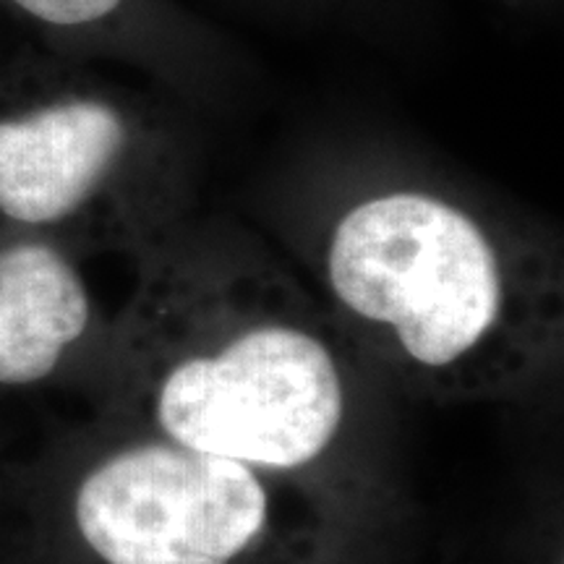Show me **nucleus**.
<instances>
[{
	"label": "nucleus",
	"instance_id": "1",
	"mask_svg": "<svg viewBox=\"0 0 564 564\" xmlns=\"http://www.w3.org/2000/svg\"><path fill=\"white\" fill-rule=\"evenodd\" d=\"M118 352L141 432L160 440L285 476L340 440L345 337L238 230L181 217L139 251Z\"/></svg>",
	"mask_w": 564,
	"mask_h": 564
},
{
	"label": "nucleus",
	"instance_id": "2",
	"mask_svg": "<svg viewBox=\"0 0 564 564\" xmlns=\"http://www.w3.org/2000/svg\"><path fill=\"white\" fill-rule=\"evenodd\" d=\"M322 280L345 343L429 398L520 390L562 343L554 259L426 188H387L343 209L324 241Z\"/></svg>",
	"mask_w": 564,
	"mask_h": 564
},
{
	"label": "nucleus",
	"instance_id": "3",
	"mask_svg": "<svg viewBox=\"0 0 564 564\" xmlns=\"http://www.w3.org/2000/svg\"><path fill=\"white\" fill-rule=\"evenodd\" d=\"M70 518L97 564H322L327 544L299 476L147 432L82 476Z\"/></svg>",
	"mask_w": 564,
	"mask_h": 564
},
{
	"label": "nucleus",
	"instance_id": "4",
	"mask_svg": "<svg viewBox=\"0 0 564 564\" xmlns=\"http://www.w3.org/2000/svg\"><path fill=\"white\" fill-rule=\"evenodd\" d=\"M186 165L154 112L68 82L0 100V217L95 228L137 253L183 217Z\"/></svg>",
	"mask_w": 564,
	"mask_h": 564
},
{
	"label": "nucleus",
	"instance_id": "5",
	"mask_svg": "<svg viewBox=\"0 0 564 564\" xmlns=\"http://www.w3.org/2000/svg\"><path fill=\"white\" fill-rule=\"evenodd\" d=\"M91 301L58 246L21 238L0 246V384H37L87 335Z\"/></svg>",
	"mask_w": 564,
	"mask_h": 564
},
{
	"label": "nucleus",
	"instance_id": "6",
	"mask_svg": "<svg viewBox=\"0 0 564 564\" xmlns=\"http://www.w3.org/2000/svg\"><path fill=\"white\" fill-rule=\"evenodd\" d=\"M6 3L47 26L79 30L110 19L123 9L126 0H6Z\"/></svg>",
	"mask_w": 564,
	"mask_h": 564
}]
</instances>
